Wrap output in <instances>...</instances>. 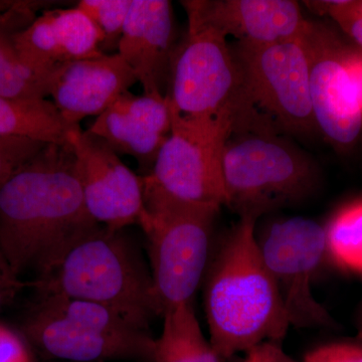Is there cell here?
I'll list each match as a JSON object with an SVG mask.
<instances>
[{"mask_svg":"<svg viewBox=\"0 0 362 362\" xmlns=\"http://www.w3.org/2000/svg\"><path fill=\"white\" fill-rule=\"evenodd\" d=\"M35 272L39 296L102 305L147 331L158 316L150 269L125 230L90 223L57 245Z\"/></svg>","mask_w":362,"mask_h":362,"instance_id":"obj_1","label":"cell"},{"mask_svg":"<svg viewBox=\"0 0 362 362\" xmlns=\"http://www.w3.org/2000/svg\"><path fill=\"white\" fill-rule=\"evenodd\" d=\"M92 223L71 144L45 145L0 187V250L18 276Z\"/></svg>","mask_w":362,"mask_h":362,"instance_id":"obj_2","label":"cell"},{"mask_svg":"<svg viewBox=\"0 0 362 362\" xmlns=\"http://www.w3.org/2000/svg\"><path fill=\"white\" fill-rule=\"evenodd\" d=\"M257 221L240 216L204 278L209 341L221 361L264 343H281L291 326L262 258Z\"/></svg>","mask_w":362,"mask_h":362,"instance_id":"obj_3","label":"cell"},{"mask_svg":"<svg viewBox=\"0 0 362 362\" xmlns=\"http://www.w3.org/2000/svg\"><path fill=\"white\" fill-rule=\"evenodd\" d=\"M21 333L42 356L64 362H153L148 331L102 305L37 296Z\"/></svg>","mask_w":362,"mask_h":362,"instance_id":"obj_4","label":"cell"},{"mask_svg":"<svg viewBox=\"0 0 362 362\" xmlns=\"http://www.w3.org/2000/svg\"><path fill=\"white\" fill-rule=\"evenodd\" d=\"M226 206L240 216L262 214L294 204L312 192L313 161L294 144L269 129L238 131L221 153Z\"/></svg>","mask_w":362,"mask_h":362,"instance_id":"obj_5","label":"cell"},{"mask_svg":"<svg viewBox=\"0 0 362 362\" xmlns=\"http://www.w3.org/2000/svg\"><path fill=\"white\" fill-rule=\"evenodd\" d=\"M166 97L171 110L185 118L225 124L233 133L264 127L247 104L232 45L206 28L187 26Z\"/></svg>","mask_w":362,"mask_h":362,"instance_id":"obj_6","label":"cell"},{"mask_svg":"<svg viewBox=\"0 0 362 362\" xmlns=\"http://www.w3.org/2000/svg\"><path fill=\"white\" fill-rule=\"evenodd\" d=\"M171 112L170 135L148 175H141L145 206L220 211L226 206L221 153L233 129Z\"/></svg>","mask_w":362,"mask_h":362,"instance_id":"obj_7","label":"cell"},{"mask_svg":"<svg viewBox=\"0 0 362 362\" xmlns=\"http://www.w3.org/2000/svg\"><path fill=\"white\" fill-rule=\"evenodd\" d=\"M216 209L145 206L152 293L158 316L192 303L211 259Z\"/></svg>","mask_w":362,"mask_h":362,"instance_id":"obj_8","label":"cell"},{"mask_svg":"<svg viewBox=\"0 0 362 362\" xmlns=\"http://www.w3.org/2000/svg\"><path fill=\"white\" fill-rule=\"evenodd\" d=\"M247 104L276 132L309 135L317 126L303 40L232 45Z\"/></svg>","mask_w":362,"mask_h":362,"instance_id":"obj_9","label":"cell"},{"mask_svg":"<svg viewBox=\"0 0 362 362\" xmlns=\"http://www.w3.org/2000/svg\"><path fill=\"white\" fill-rule=\"evenodd\" d=\"M257 239L290 325H332L329 313L312 292V281L326 252L325 228L309 218H292L273 223Z\"/></svg>","mask_w":362,"mask_h":362,"instance_id":"obj_10","label":"cell"},{"mask_svg":"<svg viewBox=\"0 0 362 362\" xmlns=\"http://www.w3.org/2000/svg\"><path fill=\"white\" fill-rule=\"evenodd\" d=\"M302 40L317 129L338 148H349L362 134V111L345 65L346 42L329 25L312 21Z\"/></svg>","mask_w":362,"mask_h":362,"instance_id":"obj_11","label":"cell"},{"mask_svg":"<svg viewBox=\"0 0 362 362\" xmlns=\"http://www.w3.org/2000/svg\"><path fill=\"white\" fill-rule=\"evenodd\" d=\"M70 144L90 218L114 230L140 225L145 213L142 176L135 175L106 142L80 126Z\"/></svg>","mask_w":362,"mask_h":362,"instance_id":"obj_12","label":"cell"},{"mask_svg":"<svg viewBox=\"0 0 362 362\" xmlns=\"http://www.w3.org/2000/svg\"><path fill=\"white\" fill-rule=\"evenodd\" d=\"M188 25L239 42L264 45L298 39L308 21L293 0H185Z\"/></svg>","mask_w":362,"mask_h":362,"instance_id":"obj_13","label":"cell"},{"mask_svg":"<svg viewBox=\"0 0 362 362\" xmlns=\"http://www.w3.org/2000/svg\"><path fill=\"white\" fill-rule=\"evenodd\" d=\"M176 39L170 1L132 0L117 54L135 74L144 95H168Z\"/></svg>","mask_w":362,"mask_h":362,"instance_id":"obj_14","label":"cell"},{"mask_svg":"<svg viewBox=\"0 0 362 362\" xmlns=\"http://www.w3.org/2000/svg\"><path fill=\"white\" fill-rule=\"evenodd\" d=\"M171 128L173 112L168 97L135 96L127 90L98 116L87 131L116 153L135 158L144 176L153 168Z\"/></svg>","mask_w":362,"mask_h":362,"instance_id":"obj_15","label":"cell"},{"mask_svg":"<svg viewBox=\"0 0 362 362\" xmlns=\"http://www.w3.org/2000/svg\"><path fill=\"white\" fill-rule=\"evenodd\" d=\"M137 82L118 54H101L57 68L49 96L66 122L80 125L86 117L101 115Z\"/></svg>","mask_w":362,"mask_h":362,"instance_id":"obj_16","label":"cell"},{"mask_svg":"<svg viewBox=\"0 0 362 362\" xmlns=\"http://www.w3.org/2000/svg\"><path fill=\"white\" fill-rule=\"evenodd\" d=\"M16 52L26 65L42 73L105 54L96 28L77 7L45 11L11 35Z\"/></svg>","mask_w":362,"mask_h":362,"instance_id":"obj_17","label":"cell"},{"mask_svg":"<svg viewBox=\"0 0 362 362\" xmlns=\"http://www.w3.org/2000/svg\"><path fill=\"white\" fill-rule=\"evenodd\" d=\"M40 2L23 1L0 14V97L11 99H47L52 73H42L26 65L14 49L11 35L28 23L33 7Z\"/></svg>","mask_w":362,"mask_h":362,"instance_id":"obj_18","label":"cell"},{"mask_svg":"<svg viewBox=\"0 0 362 362\" xmlns=\"http://www.w3.org/2000/svg\"><path fill=\"white\" fill-rule=\"evenodd\" d=\"M78 126L66 122L49 100L0 97V136L66 145Z\"/></svg>","mask_w":362,"mask_h":362,"instance_id":"obj_19","label":"cell"},{"mask_svg":"<svg viewBox=\"0 0 362 362\" xmlns=\"http://www.w3.org/2000/svg\"><path fill=\"white\" fill-rule=\"evenodd\" d=\"M160 337L154 339L153 362H221L204 337L194 305L164 312Z\"/></svg>","mask_w":362,"mask_h":362,"instance_id":"obj_20","label":"cell"},{"mask_svg":"<svg viewBox=\"0 0 362 362\" xmlns=\"http://www.w3.org/2000/svg\"><path fill=\"white\" fill-rule=\"evenodd\" d=\"M326 252L345 270L362 274V199L351 202L325 228Z\"/></svg>","mask_w":362,"mask_h":362,"instance_id":"obj_21","label":"cell"},{"mask_svg":"<svg viewBox=\"0 0 362 362\" xmlns=\"http://www.w3.org/2000/svg\"><path fill=\"white\" fill-rule=\"evenodd\" d=\"M132 0H81L77 7L96 28L105 54L118 52Z\"/></svg>","mask_w":362,"mask_h":362,"instance_id":"obj_22","label":"cell"},{"mask_svg":"<svg viewBox=\"0 0 362 362\" xmlns=\"http://www.w3.org/2000/svg\"><path fill=\"white\" fill-rule=\"evenodd\" d=\"M313 13L329 16L345 35L362 49V0L304 1Z\"/></svg>","mask_w":362,"mask_h":362,"instance_id":"obj_23","label":"cell"},{"mask_svg":"<svg viewBox=\"0 0 362 362\" xmlns=\"http://www.w3.org/2000/svg\"><path fill=\"white\" fill-rule=\"evenodd\" d=\"M45 145L47 143L28 138L0 136V187Z\"/></svg>","mask_w":362,"mask_h":362,"instance_id":"obj_24","label":"cell"},{"mask_svg":"<svg viewBox=\"0 0 362 362\" xmlns=\"http://www.w3.org/2000/svg\"><path fill=\"white\" fill-rule=\"evenodd\" d=\"M304 362H362V344L356 341L321 345L309 351Z\"/></svg>","mask_w":362,"mask_h":362,"instance_id":"obj_25","label":"cell"},{"mask_svg":"<svg viewBox=\"0 0 362 362\" xmlns=\"http://www.w3.org/2000/svg\"><path fill=\"white\" fill-rule=\"evenodd\" d=\"M0 362H35L30 344L21 333L0 322Z\"/></svg>","mask_w":362,"mask_h":362,"instance_id":"obj_26","label":"cell"},{"mask_svg":"<svg viewBox=\"0 0 362 362\" xmlns=\"http://www.w3.org/2000/svg\"><path fill=\"white\" fill-rule=\"evenodd\" d=\"M25 286L20 276L14 273L0 250V310L11 303Z\"/></svg>","mask_w":362,"mask_h":362,"instance_id":"obj_27","label":"cell"},{"mask_svg":"<svg viewBox=\"0 0 362 362\" xmlns=\"http://www.w3.org/2000/svg\"><path fill=\"white\" fill-rule=\"evenodd\" d=\"M281 343L267 342L255 347L247 352L246 361L244 362H274L276 351Z\"/></svg>","mask_w":362,"mask_h":362,"instance_id":"obj_28","label":"cell"},{"mask_svg":"<svg viewBox=\"0 0 362 362\" xmlns=\"http://www.w3.org/2000/svg\"><path fill=\"white\" fill-rule=\"evenodd\" d=\"M23 1L16 0H0V14L6 13L16 7L20 6Z\"/></svg>","mask_w":362,"mask_h":362,"instance_id":"obj_29","label":"cell"},{"mask_svg":"<svg viewBox=\"0 0 362 362\" xmlns=\"http://www.w3.org/2000/svg\"><path fill=\"white\" fill-rule=\"evenodd\" d=\"M274 362H297L292 358L291 356H288L282 349V347H278L277 351H276L275 361Z\"/></svg>","mask_w":362,"mask_h":362,"instance_id":"obj_30","label":"cell"},{"mask_svg":"<svg viewBox=\"0 0 362 362\" xmlns=\"http://www.w3.org/2000/svg\"><path fill=\"white\" fill-rule=\"evenodd\" d=\"M357 341L361 343L362 344V318L361 320V324H359L358 335H357Z\"/></svg>","mask_w":362,"mask_h":362,"instance_id":"obj_31","label":"cell"}]
</instances>
